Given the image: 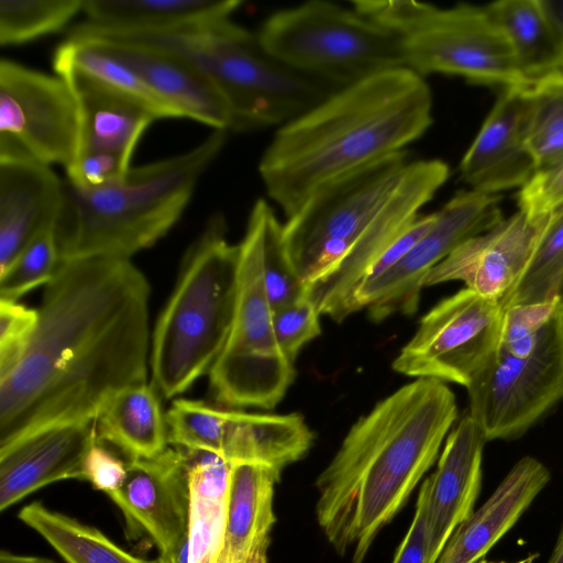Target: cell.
<instances>
[{"mask_svg": "<svg viewBox=\"0 0 563 563\" xmlns=\"http://www.w3.org/2000/svg\"><path fill=\"white\" fill-rule=\"evenodd\" d=\"M544 10L552 20L563 40V0H541Z\"/></svg>", "mask_w": 563, "mask_h": 563, "instance_id": "cell-44", "label": "cell"}, {"mask_svg": "<svg viewBox=\"0 0 563 563\" xmlns=\"http://www.w3.org/2000/svg\"><path fill=\"white\" fill-rule=\"evenodd\" d=\"M59 264L55 227L37 234L0 274V299L18 301L32 289L46 285Z\"/></svg>", "mask_w": 563, "mask_h": 563, "instance_id": "cell-35", "label": "cell"}, {"mask_svg": "<svg viewBox=\"0 0 563 563\" xmlns=\"http://www.w3.org/2000/svg\"><path fill=\"white\" fill-rule=\"evenodd\" d=\"M275 471L253 463H231L225 523L217 563H267Z\"/></svg>", "mask_w": 563, "mask_h": 563, "instance_id": "cell-24", "label": "cell"}, {"mask_svg": "<svg viewBox=\"0 0 563 563\" xmlns=\"http://www.w3.org/2000/svg\"><path fill=\"white\" fill-rule=\"evenodd\" d=\"M432 92L401 67L339 88L278 128L258 164L286 218L321 189L402 151L432 124Z\"/></svg>", "mask_w": 563, "mask_h": 563, "instance_id": "cell-3", "label": "cell"}, {"mask_svg": "<svg viewBox=\"0 0 563 563\" xmlns=\"http://www.w3.org/2000/svg\"><path fill=\"white\" fill-rule=\"evenodd\" d=\"M450 168L441 159L410 161L385 209L349 252L323 274L306 282L305 292L321 316L341 322L356 312L354 296L373 264L416 220L443 186Z\"/></svg>", "mask_w": 563, "mask_h": 563, "instance_id": "cell-15", "label": "cell"}, {"mask_svg": "<svg viewBox=\"0 0 563 563\" xmlns=\"http://www.w3.org/2000/svg\"><path fill=\"white\" fill-rule=\"evenodd\" d=\"M181 450L190 494L189 563H217L225 523L230 463L214 453Z\"/></svg>", "mask_w": 563, "mask_h": 563, "instance_id": "cell-28", "label": "cell"}, {"mask_svg": "<svg viewBox=\"0 0 563 563\" xmlns=\"http://www.w3.org/2000/svg\"><path fill=\"white\" fill-rule=\"evenodd\" d=\"M64 179L51 166L0 157V274L42 231L55 227Z\"/></svg>", "mask_w": 563, "mask_h": 563, "instance_id": "cell-22", "label": "cell"}, {"mask_svg": "<svg viewBox=\"0 0 563 563\" xmlns=\"http://www.w3.org/2000/svg\"><path fill=\"white\" fill-rule=\"evenodd\" d=\"M527 86L504 88L460 164L471 189L497 195L523 187L537 173L527 143Z\"/></svg>", "mask_w": 563, "mask_h": 563, "instance_id": "cell-19", "label": "cell"}, {"mask_svg": "<svg viewBox=\"0 0 563 563\" xmlns=\"http://www.w3.org/2000/svg\"><path fill=\"white\" fill-rule=\"evenodd\" d=\"M538 558V553H531L529 554L528 556L519 560V561H516V562H512V563H533V561ZM477 563H508V562H490V561H479Z\"/></svg>", "mask_w": 563, "mask_h": 563, "instance_id": "cell-47", "label": "cell"}, {"mask_svg": "<svg viewBox=\"0 0 563 563\" xmlns=\"http://www.w3.org/2000/svg\"><path fill=\"white\" fill-rule=\"evenodd\" d=\"M548 563H563V526Z\"/></svg>", "mask_w": 563, "mask_h": 563, "instance_id": "cell-46", "label": "cell"}, {"mask_svg": "<svg viewBox=\"0 0 563 563\" xmlns=\"http://www.w3.org/2000/svg\"><path fill=\"white\" fill-rule=\"evenodd\" d=\"M563 205V159L538 170L520 188L518 207L531 216H544Z\"/></svg>", "mask_w": 563, "mask_h": 563, "instance_id": "cell-41", "label": "cell"}, {"mask_svg": "<svg viewBox=\"0 0 563 563\" xmlns=\"http://www.w3.org/2000/svg\"><path fill=\"white\" fill-rule=\"evenodd\" d=\"M37 323V309L0 299V379L19 363Z\"/></svg>", "mask_w": 563, "mask_h": 563, "instance_id": "cell-39", "label": "cell"}, {"mask_svg": "<svg viewBox=\"0 0 563 563\" xmlns=\"http://www.w3.org/2000/svg\"><path fill=\"white\" fill-rule=\"evenodd\" d=\"M256 34L278 62L340 88L405 67L401 42L393 30L329 1L279 10Z\"/></svg>", "mask_w": 563, "mask_h": 563, "instance_id": "cell-9", "label": "cell"}, {"mask_svg": "<svg viewBox=\"0 0 563 563\" xmlns=\"http://www.w3.org/2000/svg\"><path fill=\"white\" fill-rule=\"evenodd\" d=\"M269 206L260 198L251 209L239 243V284L231 330L208 374L214 398L227 408L273 409L296 374L294 362L277 343L265 289L263 239Z\"/></svg>", "mask_w": 563, "mask_h": 563, "instance_id": "cell-8", "label": "cell"}, {"mask_svg": "<svg viewBox=\"0 0 563 563\" xmlns=\"http://www.w3.org/2000/svg\"><path fill=\"white\" fill-rule=\"evenodd\" d=\"M457 419L450 387L416 378L360 417L316 479L317 521L340 554L363 563L378 532L434 464Z\"/></svg>", "mask_w": 563, "mask_h": 563, "instance_id": "cell-2", "label": "cell"}, {"mask_svg": "<svg viewBox=\"0 0 563 563\" xmlns=\"http://www.w3.org/2000/svg\"><path fill=\"white\" fill-rule=\"evenodd\" d=\"M402 151L314 194L283 224V241L306 282L335 265L378 219L409 164Z\"/></svg>", "mask_w": 563, "mask_h": 563, "instance_id": "cell-10", "label": "cell"}, {"mask_svg": "<svg viewBox=\"0 0 563 563\" xmlns=\"http://www.w3.org/2000/svg\"><path fill=\"white\" fill-rule=\"evenodd\" d=\"M96 421L58 424L0 448V511L49 484L85 479Z\"/></svg>", "mask_w": 563, "mask_h": 563, "instance_id": "cell-20", "label": "cell"}, {"mask_svg": "<svg viewBox=\"0 0 563 563\" xmlns=\"http://www.w3.org/2000/svg\"><path fill=\"white\" fill-rule=\"evenodd\" d=\"M123 38L177 56L201 73L224 100L230 131L284 125L333 91L322 80L278 62L262 47L257 34L231 19L173 33L118 34Z\"/></svg>", "mask_w": 563, "mask_h": 563, "instance_id": "cell-6", "label": "cell"}, {"mask_svg": "<svg viewBox=\"0 0 563 563\" xmlns=\"http://www.w3.org/2000/svg\"><path fill=\"white\" fill-rule=\"evenodd\" d=\"M109 497L124 516L128 539L150 538L159 563H167L188 537L190 494L180 448L129 460L123 484Z\"/></svg>", "mask_w": 563, "mask_h": 563, "instance_id": "cell-16", "label": "cell"}, {"mask_svg": "<svg viewBox=\"0 0 563 563\" xmlns=\"http://www.w3.org/2000/svg\"><path fill=\"white\" fill-rule=\"evenodd\" d=\"M430 476L420 486L412 522L400 543L393 563H428L430 543Z\"/></svg>", "mask_w": 563, "mask_h": 563, "instance_id": "cell-42", "label": "cell"}, {"mask_svg": "<svg viewBox=\"0 0 563 563\" xmlns=\"http://www.w3.org/2000/svg\"><path fill=\"white\" fill-rule=\"evenodd\" d=\"M320 313L306 292L298 299L273 310V327L283 353L295 362L299 351L320 335Z\"/></svg>", "mask_w": 563, "mask_h": 563, "instance_id": "cell-38", "label": "cell"}, {"mask_svg": "<svg viewBox=\"0 0 563 563\" xmlns=\"http://www.w3.org/2000/svg\"><path fill=\"white\" fill-rule=\"evenodd\" d=\"M150 298L131 258L59 263L24 354L0 379V448L45 428L96 421L115 394L147 383Z\"/></svg>", "mask_w": 563, "mask_h": 563, "instance_id": "cell-1", "label": "cell"}, {"mask_svg": "<svg viewBox=\"0 0 563 563\" xmlns=\"http://www.w3.org/2000/svg\"><path fill=\"white\" fill-rule=\"evenodd\" d=\"M552 301L563 314V205L549 213L533 257L503 305Z\"/></svg>", "mask_w": 563, "mask_h": 563, "instance_id": "cell-32", "label": "cell"}, {"mask_svg": "<svg viewBox=\"0 0 563 563\" xmlns=\"http://www.w3.org/2000/svg\"><path fill=\"white\" fill-rule=\"evenodd\" d=\"M159 396L151 382L115 394L96 419L98 440L118 448L129 460L161 454L169 443Z\"/></svg>", "mask_w": 563, "mask_h": 563, "instance_id": "cell-27", "label": "cell"}, {"mask_svg": "<svg viewBox=\"0 0 563 563\" xmlns=\"http://www.w3.org/2000/svg\"><path fill=\"white\" fill-rule=\"evenodd\" d=\"M498 195L473 189L456 192L440 210L429 231L390 271L355 292L356 311L367 308L372 321L396 313L413 314L429 272L465 241L501 221Z\"/></svg>", "mask_w": 563, "mask_h": 563, "instance_id": "cell-14", "label": "cell"}, {"mask_svg": "<svg viewBox=\"0 0 563 563\" xmlns=\"http://www.w3.org/2000/svg\"><path fill=\"white\" fill-rule=\"evenodd\" d=\"M558 314L559 307L552 301L503 308L498 350L515 357L530 356L541 344Z\"/></svg>", "mask_w": 563, "mask_h": 563, "instance_id": "cell-36", "label": "cell"}, {"mask_svg": "<svg viewBox=\"0 0 563 563\" xmlns=\"http://www.w3.org/2000/svg\"><path fill=\"white\" fill-rule=\"evenodd\" d=\"M19 519L36 531L66 563H159L133 555L95 527L48 509L40 501L24 506Z\"/></svg>", "mask_w": 563, "mask_h": 563, "instance_id": "cell-30", "label": "cell"}, {"mask_svg": "<svg viewBox=\"0 0 563 563\" xmlns=\"http://www.w3.org/2000/svg\"><path fill=\"white\" fill-rule=\"evenodd\" d=\"M353 9L393 30L405 67L426 77L459 75L484 85L528 86L511 46L487 5L440 8L413 0H355Z\"/></svg>", "mask_w": 563, "mask_h": 563, "instance_id": "cell-7", "label": "cell"}, {"mask_svg": "<svg viewBox=\"0 0 563 563\" xmlns=\"http://www.w3.org/2000/svg\"><path fill=\"white\" fill-rule=\"evenodd\" d=\"M128 462L118 457L97 440L85 461V479L108 496L118 490L126 476Z\"/></svg>", "mask_w": 563, "mask_h": 563, "instance_id": "cell-43", "label": "cell"}, {"mask_svg": "<svg viewBox=\"0 0 563 563\" xmlns=\"http://www.w3.org/2000/svg\"><path fill=\"white\" fill-rule=\"evenodd\" d=\"M466 390L468 413L487 441L525 434L563 399V314L530 356L497 350Z\"/></svg>", "mask_w": 563, "mask_h": 563, "instance_id": "cell-11", "label": "cell"}, {"mask_svg": "<svg viewBox=\"0 0 563 563\" xmlns=\"http://www.w3.org/2000/svg\"><path fill=\"white\" fill-rule=\"evenodd\" d=\"M56 75L66 79L76 97L79 154L107 151L131 161L141 136L159 118L139 100L77 71L67 69Z\"/></svg>", "mask_w": 563, "mask_h": 563, "instance_id": "cell-25", "label": "cell"}, {"mask_svg": "<svg viewBox=\"0 0 563 563\" xmlns=\"http://www.w3.org/2000/svg\"><path fill=\"white\" fill-rule=\"evenodd\" d=\"M239 244L213 216L188 250L167 303L152 332L151 383L165 399L209 374L229 336L238 296Z\"/></svg>", "mask_w": 563, "mask_h": 563, "instance_id": "cell-5", "label": "cell"}, {"mask_svg": "<svg viewBox=\"0 0 563 563\" xmlns=\"http://www.w3.org/2000/svg\"><path fill=\"white\" fill-rule=\"evenodd\" d=\"M67 37L87 41L126 65L179 118L230 131L231 118L224 100L186 60L158 48L76 26Z\"/></svg>", "mask_w": 563, "mask_h": 563, "instance_id": "cell-18", "label": "cell"}, {"mask_svg": "<svg viewBox=\"0 0 563 563\" xmlns=\"http://www.w3.org/2000/svg\"><path fill=\"white\" fill-rule=\"evenodd\" d=\"M240 0H85L84 22L91 29L118 33H173L191 30L231 15Z\"/></svg>", "mask_w": 563, "mask_h": 563, "instance_id": "cell-26", "label": "cell"}, {"mask_svg": "<svg viewBox=\"0 0 563 563\" xmlns=\"http://www.w3.org/2000/svg\"><path fill=\"white\" fill-rule=\"evenodd\" d=\"M85 0H0V44L21 45L64 29Z\"/></svg>", "mask_w": 563, "mask_h": 563, "instance_id": "cell-34", "label": "cell"}, {"mask_svg": "<svg viewBox=\"0 0 563 563\" xmlns=\"http://www.w3.org/2000/svg\"><path fill=\"white\" fill-rule=\"evenodd\" d=\"M228 131L213 130L195 147L129 170L113 184L84 189L64 179L55 224L59 263L95 256L131 258L165 236L223 148Z\"/></svg>", "mask_w": 563, "mask_h": 563, "instance_id": "cell-4", "label": "cell"}, {"mask_svg": "<svg viewBox=\"0 0 563 563\" xmlns=\"http://www.w3.org/2000/svg\"><path fill=\"white\" fill-rule=\"evenodd\" d=\"M551 478L532 456L519 460L489 498L450 536L435 563H477L518 521Z\"/></svg>", "mask_w": 563, "mask_h": 563, "instance_id": "cell-23", "label": "cell"}, {"mask_svg": "<svg viewBox=\"0 0 563 563\" xmlns=\"http://www.w3.org/2000/svg\"><path fill=\"white\" fill-rule=\"evenodd\" d=\"M55 73L74 70L147 106L159 119L179 118L126 65L91 43L67 37L55 49Z\"/></svg>", "mask_w": 563, "mask_h": 563, "instance_id": "cell-31", "label": "cell"}, {"mask_svg": "<svg viewBox=\"0 0 563 563\" xmlns=\"http://www.w3.org/2000/svg\"><path fill=\"white\" fill-rule=\"evenodd\" d=\"M548 217L518 209L457 246L429 272L423 287L460 280L465 288L503 307L526 273Z\"/></svg>", "mask_w": 563, "mask_h": 563, "instance_id": "cell-17", "label": "cell"}, {"mask_svg": "<svg viewBox=\"0 0 563 563\" xmlns=\"http://www.w3.org/2000/svg\"><path fill=\"white\" fill-rule=\"evenodd\" d=\"M527 89V143L541 170L563 159V70L540 78Z\"/></svg>", "mask_w": 563, "mask_h": 563, "instance_id": "cell-33", "label": "cell"}, {"mask_svg": "<svg viewBox=\"0 0 563 563\" xmlns=\"http://www.w3.org/2000/svg\"><path fill=\"white\" fill-rule=\"evenodd\" d=\"M484 432L468 413L449 432L430 475L428 563H435L454 529L474 511L482 485Z\"/></svg>", "mask_w": 563, "mask_h": 563, "instance_id": "cell-21", "label": "cell"}, {"mask_svg": "<svg viewBox=\"0 0 563 563\" xmlns=\"http://www.w3.org/2000/svg\"><path fill=\"white\" fill-rule=\"evenodd\" d=\"M263 268L267 298L272 310L285 306L305 294V285L295 273L283 241V223L272 206L265 216Z\"/></svg>", "mask_w": 563, "mask_h": 563, "instance_id": "cell-37", "label": "cell"}, {"mask_svg": "<svg viewBox=\"0 0 563 563\" xmlns=\"http://www.w3.org/2000/svg\"><path fill=\"white\" fill-rule=\"evenodd\" d=\"M131 169V161L117 153L87 151L80 153L66 168V180L71 185L91 189L123 179Z\"/></svg>", "mask_w": 563, "mask_h": 563, "instance_id": "cell-40", "label": "cell"}, {"mask_svg": "<svg viewBox=\"0 0 563 563\" xmlns=\"http://www.w3.org/2000/svg\"><path fill=\"white\" fill-rule=\"evenodd\" d=\"M80 147L76 97L65 78L0 60V157L68 168Z\"/></svg>", "mask_w": 563, "mask_h": 563, "instance_id": "cell-12", "label": "cell"}, {"mask_svg": "<svg viewBox=\"0 0 563 563\" xmlns=\"http://www.w3.org/2000/svg\"><path fill=\"white\" fill-rule=\"evenodd\" d=\"M501 319V305L463 288L421 318L391 367L467 388L498 350Z\"/></svg>", "mask_w": 563, "mask_h": 563, "instance_id": "cell-13", "label": "cell"}, {"mask_svg": "<svg viewBox=\"0 0 563 563\" xmlns=\"http://www.w3.org/2000/svg\"><path fill=\"white\" fill-rule=\"evenodd\" d=\"M0 563H57L48 558L16 554L7 550L0 552Z\"/></svg>", "mask_w": 563, "mask_h": 563, "instance_id": "cell-45", "label": "cell"}, {"mask_svg": "<svg viewBox=\"0 0 563 563\" xmlns=\"http://www.w3.org/2000/svg\"><path fill=\"white\" fill-rule=\"evenodd\" d=\"M487 8L504 31L528 86L563 70V40L541 0H500Z\"/></svg>", "mask_w": 563, "mask_h": 563, "instance_id": "cell-29", "label": "cell"}]
</instances>
